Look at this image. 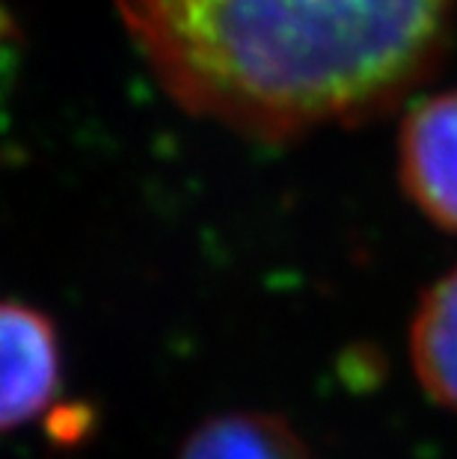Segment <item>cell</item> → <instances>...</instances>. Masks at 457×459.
I'll use <instances>...</instances> for the list:
<instances>
[{"label":"cell","instance_id":"obj_5","mask_svg":"<svg viewBox=\"0 0 457 459\" xmlns=\"http://www.w3.org/2000/svg\"><path fill=\"white\" fill-rule=\"evenodd\" d=\"M176 459H315L288 421L268 412H229L202 421Z\"/></svg>","mask_w":457,"mask_h":459},{"label":"cell","instance_id":"obj_1","mask_svg":"<svg viewBox=\"0 0 457 459\" xmlns=\"http://www.w3.org/2000/svg\"><path fill=\"white\" fill-rule=\"evenodd\" d=\"M457 0H116L184 110L265 143L398 107L449 48Z\"/></svg>","mask_w":457,"mask_h":459},{"label":"cell","instance_id":"obj_4","mask_svg":"<svg viewBox=\"0 0 457 459\" xmlns=\"http://www.w3.org/2000/svg\"><path fill=\"white\" fill-rule=\"evenodd\" d=\"M407 344L422 392L457 415V267L443 273L422 294Z\"/></svg>","mask_w":457,"mask_h":459},{"label":"cell","instance_id":"obj_3","mask_svg":"<svg viewBox=\"0 0 457 459\" xmlns=\"http://www.w3.org/2000/svg\"><path fill=\"white\" fill-rule=\"evenodd\" d=\"M63 383V344L51 317L0 299V433L36 421Z\"/></svg>","mask_w":457,"mask_h":459},{"label":"cell","instance_id":"obj_2","mask_svg":"<svg viewBox=\"0 0 457 459\" xmlns=\"http://www.w3.org/2000/svg\"><path fill=\"white\" fill-rule=\"evenodd\" d=\"M398 181L427 222L457 234V90L427 95L404 116Z\"/></svg>","mask_w":457,"mask_h":459}]
</instances>
